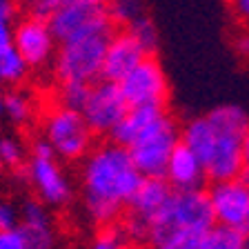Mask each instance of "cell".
<instances>
[{"instance_id": "obj_11", "label": "cell", "mask_w": 249, "mask_h": 249, "mask_svg": "<svg viewBox=\"0 0 249 249\" xmlns=\"http://www.w3.org/2000/svg\"><path fill=\"white\" fill-rule=\"evenodd\" d=\"M147 56H149V53L140 47V42L123 27V29L114 31V36L109 38L100 78L109 80V83H120V80H123L138 62L145 60Z\"/></svg>"}, {"instance_id": "obj_10", "label": "cell", "mask_w": 249, "mask_h": 249, "mask_svg": "<svg viewBox=\"0 0 249 249\" xmlns=\"http://www.w3.org/2000/svg\"><path fill=\"white\" fill-rule=\"evenodd\" d=\"M127 109H129V105L124 100L118 83H109V80L100 78L98 83H91V87H89L87 103H85L80 114L85 116L93 134L109 136V131L127 114Z\"/></svg>"}, {"instance_id": "obj_14", "label": "cell", "mask_w": 249, "mask_h": 249, "mask_svg": "<svg viewBox=\"0 0 249 249\" xmlns=\"http://www.w3.org/2000/svg\"><path fill=\"white\" fill-rule=\"evenodd\" d=\"M29 180L36 187L42 200L49 205H65L71 198V187H69L67 176L62 174L53 158L34 156L29 162Z\"/></svg>"}, {"instance_id": "obj_29", "label": "cell", "mask_w": 249, "mask_h": 249, "mask_svg": "<svg viewBox=\"0 0 249 249\" xmlns=\"http://www.w3.org/2000/svg\"><path fill=\"white\" fill-rule=\"evenodd\" d=\"M62 0H27V7H29L31 16H36V18H49L53 11L58 9Z\"/></svg>"}, {"instance_id": "obj_25", "label": "cell", "mask_w": 249, "mask_h": 249, "mask_svg": "<svg viewBox=\"0 0 249 249\" xmlns=\"http://www.w3.org/2000/svg\"><path fill=\"white\" fill-rule=\"evenodd\" d=\"M127 238H124L123 233V227L120 225H107L103 233H100L98 238L93 240L91 249H127Z\"/></svg>"}, {"instance_id": "obj_28", "label": "cell", "mask_w": 249, "mask_h": 249, "mask_svg": "<svg viewBox=\"0 0 249 249\" xmlns=\"http://www.w3.org/2000/svg\"><path fill=\"white\" fill-rule=\"evenodd\" d=\"M18 220H20L18 209L14 205H9V202H0V231L18 229Z\"/></svg>"}, {"instance_id": "obj_18", "label": "cell", "mask_w": 249, "mask_h": 249, "mask_svg": "<svg viewBox=\"0 0 249 249\" xmlns=\"http://www.w3.org/2000/svg\"><path fill=\"white\" fill-rule=\"evenodd\" d=\"M180 142L189 147L200 158L202 165H205L209 160V156H212L213 142H216V131H213L212 123L207 120V116L189 120L180 129Z\"/></svg>"}, {"instance_id": "obj_3", "label": "cell", "mask_w": 249, "mask_h": 249, "mask_svg": "<svg viewBox=\"0 0 249 249\" xmlns=\"http://www.w3.org/2000/svg\"><path fill=\"white\" fill-rule=\"evenodd\" d=\"M216 225L209 194L198 192H174L165 207L149 223V243L156 245L171 233H194L205 236Z\"/></svg>"}, {"instance_id": "obj_5", "label": "cell", "mask_w": 249, "mask_h": 249, "mask_svg": "<svg viewBox=\"0 0 249 249\" xmlns=\"http://www.w3.org/2000/svg\"><path fill=\"white\" fill-rule=\"evenodd\" d=\"M178 142H180V124L165 111L127 149L142 178H165L169 156Z\"/></svg>"}, {"instance_id": "obj_2", "label": "cell", "mask_w": 249, "mask_h": 249, "mask_svg": "<svg viewBox=\"0 0 249 249\" xmlns=\"http://www.w3.org/2000/svg\"><path fill=\"white\" fill-rule=\"evenodd\" d=\"M216 131V142L205 162L207 178L213 182L243 176V140L249 129V118L236 105H220L207 114Z\"/></svg>"}, {"instance_id": "obj_8", "label": "cell", "mask_w": 249, "mask_h": 249, "mask_svg": "<svg viewBox=\"0 0 249 249\" xmlns=\"http://www.w3.org/2000/svg\"><path fill=\"white\" fill-rule=\"evenodd\" d=\"M124 100L129 107L134 105H158L167 107L169 100V83H167L165 69L154 56H147L138 62L127 76L118 83Z\"/></svg>"}, {"instance_id": "obj_4", "label": "cell", "mask_w": 249, "mask_h": 249, "mask_svg": "<svg viewBox=\"0 0 249 249\" xmlns=\"http://www.w3.org/2000/svg\"><path fill=\"white\" fill-rule=\"evenodd\" d=\"M114 31L116 25H103L60 42V52L56 56V73L60 83L65 80L96 83L103 71L105 52Z\"/></svg>"}, {"instance_id": "obj_34", "label": "cell", "mask_w": 249, "mask_h": 249, "mask_svg": "<svg viewBox=\"0 0 249 249\" xmlns=\"http://www.w3.org/2000/svg\"><path fill=\"white\" fill-rule=\"evenodd\" d=\"M16 14V2L14 0H0V20L9 22Z\"/></svg>"}, {"instance_id": "obj_40", "label": "cell", "mask_w": 249, "mask_h": 249, "mask_svg": "<svg viewBox=\"0 0 249 249\" xmlns=\"http://www.w3.org/2000/svg\"><path fill=\"white\" fill-rule=\"evenodd\" d=\"M0 167H2V162H0Z\"/></svg>"}, {"instance_id": "obj_1", "label": "cell", "mask_w": 249, "mask_h": 249, "mask_svg": "<svg viewBox=\"0 0 249 249\" xmlns=\"http://www.w3.org/2000/svg\"><path fill=\"white\" fill-rule=\"evenodd\" d=\"M140 171L136 169L129 149L116 142L100 145L87 156L83 169L85 209L100 225H111L127 209L138 189Z\"/></svg>"}, {"instance_id": "obj_24", "label": "cell", "mask_w": 249, "mask_h": 249, "mask_svg": "<svg viewBox=\"0 0 249 249\" xmlns=\"http://www.w3.org/2000/svg\"><path fill=\"white\" fill-rule=\"evenodd\" d=\"M5 114L9 116L14 123H27L34 114V105L20 91H11L5 96Z\"/></svg>"}, {"instance_id": "obj_16", "label": "cell", "mask_w": 249, "mask_h": 249, "mask_svg": "<svg viewBox=\"0 0 249 249\" xmlns=\"http://www.w3.org/2000/svg\"><path fill=\"white\" fill-rule=\"evenodd\" d=\"M167 111V107H158V105H134L127 109V114L120 118V123L109 131V138L116 145L131 147L142 131L149 127L154 120H158Z\"/></svg>"}, {"instance_id": "obj_12", "label": "cell", "mask_w": 249, "mask_h": 249, "mask_svg": "<svg viewBox=\"0 0 249 249\" xmlns=\"http://www.w3.org/2000/svg\"><path fill=\"white\" fill-rule=\"evenodd\" d=\"M53 38L45 18L29 16L14 29V47L27 60V65H45L53 53Z\"/></svg>"}, {"instance_id": "obj_27", "label": "cell", "mask_w": 249, "mask_h": 249, "mask_svg": "<svg viewBox=\"0 0 249 249\" xmlns=\"http://www.w3.org/2000/svg\"><path fill=\"white\" fill-rule=\"evenodd\" d=\"M22 145L18 142L16 138H0V162L2 165H9V167H16L18 162L22 160Z\"/></svg>"}, {"instance_id": "obj_30", "label": "cell", "mask_w": 249, "mask_h": 249, "mask_svg": "<svg viewBox=\"0 0 249 249\" xmlns=\"http://www.w3.org/2000/svg\"><path fill=\"white\" fill-rule=\"evenodd\" d=\"M0 249H27L25 236H22L20 229L0 231Z\"/></svg>"}, {"instance_id": "obj_26", "label": "cell", "mask_w": 249, "mask_h": 249, "mask_svg": "<svg viewBox=\"0 0 249 249\" xmlns=\"http://www.w3.org/2000/svg\"><path fill=\"white\" fill-rule=\"evenodd\" d=\"M154 249H200V236L194 233H171L160 243H156Z\"/></svg>"}, {"instance_id": "obj_9", "label": "cell", "mask_w": 249, "mask_h": 249, "mask_svg": "<svg viewBox=\"0 0 249 249\" xmlns=\"http://www.w3.org/2000/svg\"><path fill=\"white\" fill-rule=\"evenodd\" d=\"M209 202L216 225L249 236V185L243 178L220 180L209 187Z\"/></svg>"}, {"instance_id": "obj_17", "label": "cell", "mask_w": 249, "mask_h": 249, "mask_svg": "<svg viewBox=\"0 0 249 249\" xmlns=\"http://www.w3.org/2000/svg\"><path fill=\"white\" fill-rule=\"evenodd\" d=\"M25 236L27 249H52L53 247V233L49 213L45 212L38 200H27L20 209V227Z\"/></svg>"}, {"instance_id": "obj_21", "label": "cell", "mask_w": 249, "mask_h": 249, "mask_svg": "<svg viewBox=\"0 0 249 249\" xmlns=\"http://www.w3.org/2000/svg\"><path fill=\"white\" fill-rule=\"evenodd\" d=\"M124 29L129 31L131 36L140 42V47H142L149 56H154L156 47H158V29H156V25L151 22L149 16L140 14L138 18H134V20L129 22V25H124Z\"/></svg>"}, {"instance_id": "obj_19", "label": "cell", "mask_w": 249, "mask_h": 249, "mask_svg": "<svg viewBox=\"0 0 249 249\" xmlns=\"http://www.w3.org/2000/svg\"><path fill=\"white\" fill-rule=\"evenodd\" d=\"M200 249H249V236L223 225H213L200 238Z\"/></svg>"}, {"instance_id": "obj_13", "label": "cell", "mask_w": 249, "mask_h": 249, "mask_svg": "<svg viewBox=\"0 0 249 249\" xmlns=\"http://www.w3.org/2000/svg\"><path fill=\"white\" fill-rule=\"evenodd\" d=\"M165 180L169 182L174 192H198L205 187L209 178L200 158L187 145L178 142L169 156V162H167Z\"/></svg>"}, {"instance_id": "obj_37", "label": "cell", "mask_w": 249, "mask_h": 249, "mask_svg": "<svg viewBox=\"0 0 249 249\" xmlns=\"http://www.w3.org/2000/svg\"><path fill=\"white\" fill-rule=\"evenodd\" d=\"M5 114V96H2V93H0V116Z\"/></svg>"}, {"instance_id": "obj_15", "label": "cell", "mask_w": 249, "mask_h": 249, "mask_svg": "<svg viewBox=\"0 0 249 249\" xmlns=\"http://www.w3.org/2000/svg\"><path fill=\"white\" fill-rule=\"evenodd\" d=\"M174 189L165 178H142L138 189L134 192L129 205H127V213L142 218L145 223H151L154 216L165 207V202L171 198Z\"/></svg>"}, {"instance_id": "obj_31", "label": "cell", "mask_w": 249, "mask_h": 249, "mask_svg": "<svg viewBox=\"0 0 249 249\" xmlns=\"http://www.w3.org/2000/svg\"><path fill=\"white\" fill-rule=\"evenodd\" d=\"M227 5L236 20L249 25V0H227Z\"/></svg>"}, {"instance_id": "obj_20", "label": "cell", "mask_w": 249, "mask_h": 249, "mask_svg": "<svg viewBox=\"0 0 249 249\" xmlns=\"http://www.w3.org/2000/svg\"><path fill=\"white\" fill-rule=\"evenodd\" d=\"M27 60L16 52V47H9L5 52H0V83L7 85H16L22 83L27 76Z\"/></svg>"}, {"instance_id": "obj_32", "label": "cell", "mask_w": 249, "mask_h": 249, "mask_svg": "<svg viewBox=\"0 0 249 249\" xmlns=\"http://www.w3.org/2000/svg\"><path fill=\"white\" fill-rule=\"evenodd\" d=\"M14 47V29L9 27V22L0 20V52H5Z\"/></svg>"}, {"instance_id": "obj_33", "label": "cell", "mask_w": 249, "mask_h": 249, "mask_svg": "<svg viewBox=\"0 0 249 249\" xmlns=\"http://www.w3.org/2000/svg\"><path fill=\"white\" fill-rule=\"evenodd\" d=\"M34 156H42V158H53V156H56V151H53V147L49 145L45 138H42V140H36V142H34Z\"/></svg>"}, {"instance_id": "obj_39", "label": "cell", "mask_w": 249, "mask_h": 249, "mask_svg": "<svg viewBox=\"0 0 249 249\" xmlns=\"http://www.w3.org/2000/svg\"><path fill=\"white\" fill-rule=\"evenodd\" d=\"M243 180H245V182H247V185H249V178H243Z\"/></svg>"}, {"instance_id": "obj_6", "label": "cell", "mask_w": 249, "mask_h": 249, "mask_svg": "<svg viewBox=\"0 0 249 249\" xmlns=\"http://www.w3.org/2000/svg\"><path fill=\"white\" fill-rule=\"evenodd\" d=\"M45 140L58 156L67 160H78L91 147L93 131L80 111L69 107H52L45 116Z\"/></svg>"}, {"instance_id": "obj_23", "label": "cell", "mask_w": 249, "mask_h": 249, "mask_svg": "<svg viewBox=\"0 0 249 249\" xmlns=\"http://www.w3.org/2000/svg\"><path fill=\"white\" fill-rule=\"evenodd\" d=\"M109 16L114 25H129L134 18L142 14V0H109Z\"/></svg>"}, {"instance_id": "obj_36", "label": "cell", "mask_w": 249, "mask_h": 249, "mask_svg": "<svg viewBox=\"0 0 249 249\" xmlns=\"http://www.w3.org/2000/svg\"><path fill=\"white\" fill-rule=\"evenodd\" d=\"M240 178H249V129L243 140V176Z\"/></svg>"}, {"instance_id": "obj_22", "label": "cell", "mask_w": 249, "mask_h": 249, "mask_svg": "<svg viewBox=\"0 0 249 249\" xmlns=\"http://www.w3.org/2000/svg\"><path fill=\"white\" fill-rule=\"evenodd\" d=\"M91 83H80V80H65L60 87V105L76 111H83L89 96Z\"/></svg>"}, {"instance_id": "obj_7", "label": "cell", "mask_w": 249, "mask_h": 249, "mask_svg": "<svg viewBox=\"0 0 249 249\" xmlns=\"http://www.w3.org/2000/svg\"><path fill=\"white\" fill-rule=\"evenodd\" d=\"M47 22L58 42H65L93 27L114 25L107 2H96V0H62L58 9L47 18Z\"/></svg>"}, {"instance_id": "obj_38", "label": "cell", "mask_w": 249, "mask_h": 249, "mask_svg": "<svg viewBox=\"0 0 249 249\" xmlns=\"http://www.w3.org/2000/svg\"><path fill=\"white\" fill-rule=\"evenodd\" d=\"M96 2H109V0H96Z\"/></svg>"}, {"instance_id": "obj_35", "label": "cell", "mask_w": 249, "mask_h": 249, "mask_svg": "<svg viewBox=\"0 0 249 249\" xmlns=\"http://www.w3.org/2000/svg\"><path fill=\"white\" fill-rule=\"evenodd\" d=\"M236 52H238L240 56L249 58V31H245V34H240V36L236 38Z\"/></svg>"}]
</instances>
